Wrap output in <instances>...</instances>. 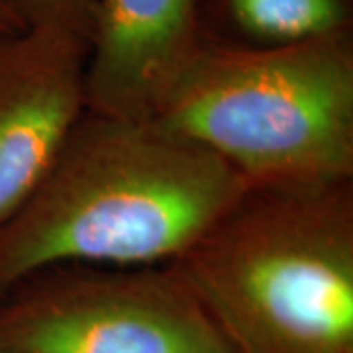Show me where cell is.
Here are the masks:
<instances>
[{"mask_svg":"<svg viewBox=\"0 0 353 353\" xmlns=\"http://www.w3.org/2000/svg\"><path fill=\"white\" fill-rule=\"evenodd\" d=\"M88 38L63 26L0 36V224L48 175L87 110Z\"/></svg>","mask_w":353,"mask_h":353,"instance_id":"5","label":"cell"},{"mask_svg":"<svg viewBox=\"0 0 353 353\" xmlns=\"http://www.w3.org/2000/svg\"><path fill=\"white\" fill-rule=\"evenodd\" d=\"M24 0H0V36L24 32Z\"/></svg>","mask_w":353,"mask_h":353,"instance_id":"9","label":"cell"},{"mask_svg":"<svg viewBox=\"0 0 353 353\" xmlns=\"http://www.w3.org/2000/svg\"><path fill=\"white\" fill-rule=\"evenodd\" d=\"M0 353H234L171 265H55L0 296Z\"/></svg>","mask_w":353,"mask_h":353,"instance_id":"4","label":"cell"},{"mask_svg":"<svg viewBox=\"0 0 353 353\" xmlns=\"http://www.w3.org/2000/svg\"><path fill=\"white\" fill-rule=\"evenodd\" d=\"M248 187L353 179V34L271 51L202 41L152 118Z\"/></svg>","mask_w":353,"mask_h":353,"instance_id":"3","label":"cell"},{"mask_svg":"<svg viewBox=\"0 0 353 353\" xmlns=\"http://www.w3.org/2000/svg\"><path fill=\"white\" fill-rule=\"evenodd\" d=\"M201 46V0H94L87 108L152 120Z\"/></svg>","mask_w":353,"mask_h":353,"instance_id":"6","label":"cell"},{"mask_svg":"<svg viewBox=\"0 0 353 353\" xmlns=\"http://www.w3.org/2000/svg\"><path fill=\"white\" fill-rule=\"evenodd\" d=\"M94 0H24L28 26H63L88 38Z\"/></svg>","mask_w":353,"mask_h":353,"instance_id":"8","label":"cell"},{"mask_svg":"<svg viewBox=\"0 0 353 353\" xmlns=\"http://www.w3.org/2000/svg\"><path fill=\"white\" fill-rule=\"evenodd\" d=\"M169 265L234 353H353V179L248 187Z\"/></svg>","mask_w":353,"mask_h":353,"instance_id":"2","label":"cell"},{"mask_svg":"<svg viewBox=\"0 0 353 353\" xmlns=\"http://www.w3.org/2000/svg\"><path fill=\"white\" fill-rule=\"evenodd\" d=\"M248 183L153 120L85 110L48 175L0 224V296L55 265H169Z\"/></svg>","mask_w":353,"mask_h":353,"instance_id":"1","label":"cell"},{"mask_svg":"<svg viewBox=\"0 0 353 353\" xmlns=\"http://www.w3.org/2000/svg\"><path fill=\"white\" fill-rule=\"evenodd\" d=\"M353 34V0H201L204 43L271 51Z\"/></svg>","mask_w":353,"mask_h":353,"instance_id":"7","label":"cell"}]
</instances>
